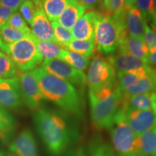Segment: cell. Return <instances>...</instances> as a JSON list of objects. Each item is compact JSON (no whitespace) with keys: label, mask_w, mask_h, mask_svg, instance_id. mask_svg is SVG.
<instances>
[{"label":"cell","mask_w":156,"mask_h":156,"mask_svg":"<svg viewBox=\"0 0 156 156\" xmlns=\"http://www.w3.org/2000/svg\"><path fill=\"white\" fill-rule=\"evenodd\" d=\"M34 122L51 156L63 155L79 139V132L60 113L41 108L34 112Z\"/></svg>","instance_id":"obj_1"},{"label":"cell","mask_w":156,"mask_h":156,"mask_svg":"<svg viewBox=\"0 0 156 156\" xmlns=\"http://www.w3.org/2000/svg\"><path fill=\"white\" fill-rule=\"evenodd\" d=\"M39 88L46 100L76 118L83 116V103L77 90L69 82L51 75L41 68L33 70Z\"/></svg>","instance_id":"obj_2"},{"label":"cell","mask_w":156,"mask_h":156,"mask_svg":"<svg viewBox=\"0 0 156 156\" xmlns=\"http://www.w3.org/2000/svg\"><path fill=\"white\" fill-rule=\"evenodd\" d=\"M88 96L93 126L98 130L108 129L120 108V97L112 88L89 91Z\"/></svg>","instance_id":"obj_3"},{"label":"cell","mask_w":156,"mask_h":156,"mask_svg":"<svg viewBox=\"0 0 156 156\" xmlns=\"http://www.w3.org/2000/svg\"><path fill=\"white\" fill-rule=\"evenodd\" d=\"M128 36L126 27L117 23L110 15L98 12L95 20V41L97 50L104 55H112L121 41Z\"/></svg>","instance_id":"obj_4"},{"label":"cell","mask_w":156,"mask_h":156,"mask_svg":"<svg viewBox=\"0 0 156 156\" xmlns=\"http://www.w3.org/2000/svg\"><path fill=\"white\" fill-rule=\"evenodd\" d=\"M1 49L10 56L21 73L34 69L43 62V56L36 45L33 34L12 44H4Z\"/></svg>","instance_id":"obj_5"},{"label":"cell","mask_w":156,"mask_h":156,"mask_svg":"<svg viewBox=\"0 0 156 156\" xmlns=\"http://www.w3.org/2000/svg\"><path fill=\"white\" fill-rule=\"evenodd\" d=\"M108 130L112 140L111 145L116 156H136V134L124 120L120 110Z\"/></svg>","instance_id":"obj_6"},{"label":"cell","mask_w":156,"mask_h":156,"mask_svg":"<svg viewBox=\"0 0 156 156\" xmlns=\"http://www.w3.org/2000/svg\"><path fill=\"white\" fill-rule=\"evenodd\" d=\"M116 74L112 65L101 56H95L91 62L87 76L89 91L96 92L105 88L114 89Z\"/></svg>","instance_id":"obj_7"},{"label":"cell","mask_w":156,"mask_h":156,"mask_svg":"<svg viewBox=\"0 0 156 156\" xmlns=\"http://www.w3.org/2000/svg\"><path fill=\"white\" fill-rule=\"evenodd\" d=\"M41 69L75 86L83 87L87 84V77L83 71L75 69L62 60H44Z\"/></svg>","instance_id":"obj_8"},{"label":"cell","mask_w":156,"mask_h":156,"mask_svg":"<svg viewBox=\"0 0 156 156\" xmlns=\"http://www.w3.org/2000/svg\"><path fill=\"white\" fill-rule=\"evenodd\" d=\"M18 79L23 103L34 112L40 109L45 98L39 88L34 71L22 73L18 76Z\"/></svg>","instance_id":"obj_9"},{"label":"cell","mask_w":156,"mask_h":156,"mask_svg":"<svg viewBox=\"0 0 156 156\" xmlns=\"http://www.w3.org/2000/svg\"><path fill=\"white\" fill-rule=\"evenodd\" d=\"M119 110L136 135L156 128V116L153 110Z\"/></svg>","instance_id":"obj_10"},{"label":"cell","mask_w":156,"mask_h":156,"mask_svg":"<svg viewBox=\"0 0 156 156\" xmlns=\"http://www.w3.org/2000/svg\"><path fill=\"white\" fill-rule=\"evenodd\" d=\"M107 60L115 69L116 77L126 73H147L151 67L139 58L119 52L109 56Z\"/></svg>","instance_id":"obj_11"},{"label":"cell","mask_w":156,"mask_h":156,"mask_svg":"<svg viewBox=\"0 0 156 156\" xmlns=\"http://www.w3.org/2000/svg\"><path fill=\"white\" fill-rule=\"evenodd\" d=\"M23 104L18 77L0 79V106L5 109L17 110Z\"/></svg>","instance_id":"obj_12"},{"label":"cell","mask_w":156,"mask_h":156,"mask_svg":"<svg viewBox=\"0 0 156 156\" xmlns=\"http://www.w3.org/2000/svg\"><path fill=\"white\" fill-rule=\"evenodd\" d=\"M8 156H38L36 142L30 129H24L9 144Z\"/></svg>","instance_id":"obj_13"},{"label":"cell","mask_w":156,"mask_h":156,"mask_svg":"<svg viewBox=\"0 0 156 156\" xmlns=\"http://www.w3.org/2000/svg\"><path fill=\"white\" fill-rule=\"evenodd\" d=\"M31 34L38 40L56 43L54 28L43 7L36 9L31 23Z\"/></svg>","instance_id":"obj_14"},{"label":"cell","mask_w":156,"mask_h":156,"mask_svg":"<svg viewBox=\"0 0 156 156\" xmlns=\"http://www.w3.org/2000/svg\"><path fill=\"white\" fill-rule=\"evenodd\" d=\"M98 12L90 10L84 14L73 26L72 34L75 40H89L95 38V25Z\"/></svg>","instance_id":"obj_15"},{"label":"cell","mask_w":156,"mask_h":156,"mask_svg":"<svg viewBox=\"0 0 156 156\" xmlns=\"http://www.w3.org/2000/svg\"><path fill=\"white\" fill-rule=\"evenodd\" d=\"M118 52L131 55L148 64L147 56L149 49L142 38H134L128 35L121 41Z\"/></svg>","instance_id":"obj_16"},{"label":"cell","mask_w":156,"mask_h":156,"mask_svg":"<svg viewBox=\"0 0 156 156\" xmlns=\"http://www.w3.org/2000/svg\"><path fill=\"white\" fill-rule=\"evenodd\" d=\"M86 9V7L80 3L78 0H69L67 7L58 17V24L70 30Z\"/></svg>","instance_id":"obj_17"},{"label":"cell","mask_w":156,"mask_h":156,"mask_svg":"<svg viewBox=\"0 0 156 156\" xmlns=\"http://www.w3.org/2000/svg\"><path fill=\"white\" fill-rule=\"evenodd\" d=\"M145 22L141 12L135 6H132L126 16V30L129 36L143 39Z\"/></svg>","instance_id":"obj_18"},{"label":"cell","mask_w":156,"mask_h":156,"mask_svg":"<svg viewBox=\"0 0 156 156\" xmlns=\"http://www.w3.org/2000/svg\"><path fill=\"white\" fill-rule=\"evenodd\" d=\"M136 156L156 154V128L136 135Z\"/></svg>","instance_id":"obj_19"},{"label":"cell","mask_w":156,"mask_h":156,"mask_svg":"<svg viewBox=\"0 0 156 156\" xmlns=\"http://www.w3.org/2000/svg\"><path fill=\"white\" fill-rule=\"evenodd\" d=\"M17 122L7 109L0 106V142L9 145L14 135Z\"/></svg>","instance_id":"obj_20"},{"label":"cell","mask_w":156,"mask_h":156,"mask_svg":"<svg viewBox=\"0 0 156 156\" xmlns=\"http://www.w3.org/2000/svg\"><path fill=\"white\" fill-rule=\"evenodd\" d=\"M123 110H152L151 93L132 95L121 101Z\"/></svg>","instance_id":"obj_21"},{"label":"cell","mask_w":156,"mask_h":156,"mask_svg":"<svg viewBox=\"0 0 156 156\" xmlns=\"http://www.w3.org/2000/svg\"><path fill=\"white\" fill-rule=\"evenodd\" d=\"M69 0H43V8L48 19L57 21L69 3Z\"/></svg>","instance_id":"obj_22"},{"label":"cell","mask_w":156,"mask_h":156,"mask_svg":"<svg viewBox=\"0 0 156 156\" xmlns=\"http://www.w3.org/2000/svg\"><path fill=\"white\" fill-rule=\"evenodd\" d=\"M151 69L147 73H126L124 75H122L119 77H116L117 81L116 85L115 86L114 91L118 94L122 100V96L123 93L126 88L132 86L137 83L138 81L143 77L144 76L148 75V73L151 71Z\"/></svg>","instance_id":"obj_23"},{"label":"cell","mask_w":156,"mask_h":156,"mask_svg":"<svg viewBox=\"0 0 156 156\" xmlns=\"http://www.w3.org/2000/svg\"><path fill=\"white\" fill-rule=\"evenodd\" d=\"M36 45L40 54L43 58H44V60L61 59L64 48L60 47L56 43L44 41L36 39Z\"/></svg>","instance_id":"obj_24"},{"label":"cell","mask_w":156,"mask_h":156,"mask_svg":"<svg viewBox=\"0 0 156 156\" xmlns=\"http://www.w3.org/2000/svg\"><path fill=\"white\" fill-rule=\"evenodd\" d=\"M95 48V38L89 40H73L67 46V49L70 50V51L75 52L88 58L94 53Z\"/></svg>","instance_id":"obj_25"},{"label":"cell","mask_w":156,"mask_h":156,"mask_svg":"<svg viewBox=\"0 0 156 156\" xmlns=\"http://www.w3.org/2000/svg\"><path fill=\"white\" fill-rule=\"evenodd\" d=\"M60 60L66 62L75 69L81 70V71L86 69L90 63V58L85 57V56L75 53V52L69 51L66 49H64L62 52Z\"/></svg>","instance_id":"obj_26"},{"label":"cell","mask_w":156,"mask_h":156,"mask_svg":"<svg viewBox=\"0 0 156 156\" xmlns=\"http://www.w3.org/2000/svg\"><path fill=\"white\" fill-rule=\"evenodd\" d=\"M90 156H116L110 144L106 142L100 136H95L89 145Z\"/></svg>","instance_id":"obj_27"},{"label":"cell","mask_w":156,"mask_h":156,"mask_svg":"<svg viewBox=\"0 0 156 156\" xmlns=\"http://www.w3.org/2000/svg\"><path fill=\"white\" fill-rule=\"evenodd\" d=\"M21 73L10 56L4 53L0 54V79H11Z\"/></svg>","instance_id":"obj_28"},{"label":"cell","mask_w":156,"mask_h":156,"mask_svg":"<svg viewBox=\"0 0 156 156\" xmlns=\"http://www.w3.org/2000/svg\"><path fill=\"white\" fill-rule=\"evenodd\" d=\"M31 34V31L17 30L7 24L0 28V39L4 44H12Z\"/></svg>","instance_id":"obj_29"},{"label":"cell","mask_w":156,"mask_h":156,"mask_svg":"<svg viewBox=\"0 0 156 156\" xmlns=\"http://www.w3.org/2000/svg\"><path fill=\"white\" fill-rule=\"evenodd\" d=\"M51 25L54 28L56 44H58L60 47L67 50V45L73 40L72 32L69 30L63 28L56 21L51 22Z\"/></svg>","instance_id":"obj_30"},{"label":"cell","mask_w":156,"mask_h":156,"mask_svg":"<svg viewBox=\"0 0 156 156\" xmlns=\"http://www.w3.org/2000/svg\"><path fill=\"white\" fill-rule=\"evenodd\" d=\"M124 7V0H103L99 12L112 16Z\"/></svg>","instance_id":"obj_31"},{"label":"cell","mask_w":156,"mask_h":156,"mask_svg":"<svg viewBox=\"0 0 156 156\" xmlns=\"http://www.w3.org/2000/svg\"><path fill=\"white\" fill-rule=\"evenodd\" d=\"M19 10L25 22L30 25L36 12V7L33 0H25L19 7Z\"/></svg>","instance_id":"obj_32"},{"label":"cell","mask_w":156,"mask_h":156,"mask_svg":"<svg viewBox=\"0 0 156 156\" xmlns=\"http://www.w3.org/2000/svg\"><path fill=\"white\" fill-rule=\"evenodd\" d=\"M7 25L11 28L17 29V30H25V31H31L28 28L27 23L25 22L24 18L18 12H15L9 17L7 21Z\"/></svg>","instance_id":"obj_33"},{"label":"cell","mask_w":156,"mask_h":156,"mask_svg":"<svg viewBox=\"0 0 156 156\" xmlns=\"http://www.w3.org/2000/svg\"><path fill=\"white\" fill-rule=\"evenodd\" d=\"M153 0H135L134 2V4H135L134 6L141 12L145 21L147 20L150 15L153 13Z\"/></svg>","instance_id":"obj_34"},{"label":"cell","mask_w":156,"mask_h":156,"mask_svg":"<svg viewBox=\"0 0 156 156\" xmlns=\"http://www.w3.org/2000/svg\"><path fill=\"white\" fill-rule=\"evenodd\" d=\"M143 40L147 45L148 49H156V33L150 28L146 22L145 23Z\"/></svg>","instance_id":"obj_35"},{"label":"cell","mask_w":156,"mask_h":156,"mask_svg":"<svg viewBox=\"0 0 156 156\" xmlns=\"http://www.w3.org/2000/svg\"><path fill=\"white\" fill-rule=\"evenodd\" d=\"M63 156H88V153L83 146H77L69 148L64 153Z\"/></svg>","instance_id":"obj_36"},{"label":"cell","mask_w":156,"mask_h":156,"mask_svg":"<svg viewBox=\"0 0 156 156\" xmlns=\"http://www.w3.org/2000/svg\"><path fill=\"white\" fill-rule=\"evenodd\" d=\"M14 12L12 9L0 6V28L7 24L9 18Z\"/></svg>","instance_id":"obj_37"},{"label":"cell","mask_w":156,"mask_h":156,"mask_svg":"<svg viewBox=\"0 0 156 156\" xmlns=\"http://www.w3.org/2000/svg\"><path fill=\"white\" fill-rule=\"evenodd\" d=\"M79 2L86 7L87 9L100 12L101 9V3L100 0H78Z\"/></svg>","instance_id":"obj_38"},{"label":"cell","mask_w":156,"mask_h":156,"mask_svg":"<svg viewBox=\"0 0 156 156\" xmlns=\"http://www.w3.org/2000/svg\"><path fill=\"white\" fill-rule=\"evenodd\" d=\"M25 1V0H0V6L16 12Z\"/></svg>","instance_id":"obj_39"},{"label":"cell","mask_w":156,"mask_h":156,"mask_svg":"<svg viewBox=\"0 0 156 156\" xmlns=\"http://www.w3.org/2000/svg\"><path fill=\"white\" fill-rule=\"evenodd\" d=\"M147 63L156 69V49H150L147 56Z\"/></svg>","instance_id":"obj_40"},{"label":"cell","mask_w":156,"mask_h":156,"mask_svg":"<svg viewBox=\"0 0 156 156\" xmlns=\"http://www.w3.org/2000/svg\"><path fill=\"white\" fill-rule=\"evenodd\" d=\"M146 23H149L152 27V30L156 33V15L154 13L150 15L146 20Z\"/></svg>","instance_id":"obj_41"},{"label":"cell","mask_w":156,"mask_h":156,"mask_svg":"<svg viewBox=\"0 0 156 156\" xmlns=\"http://www.w3.org/2000/svg\"><path fill=\"white\" fill-rule=\"evenodd\" d=\"M151 100H152V110L153 111L154 114L156 116V92L151 93Z\"/></svg>","instance_id":"obj_42"},{"label":"cell","mask_w":156,"mask_h":156,"mask_svg":"<svg viewBox=\"0 0 156 156\" xmlns=\"http://www.w3.org/2000/svg\"><path fill=\"white\" fill-rule=\"evenodd\" d=\"M135 0H124V7L126 9H129L132 6H134Z\"/></svg>","instance_id":"obj_43"},{"label":"cell","mask_w":156,"mask_h":156,"mask_svg":"<svg viewBox=\"0 0 156 156\" xmlns=\"http://www.w3.org/2000/svg\"><path fill=\"white\" fill-rule=\"evenodd\" d=\"M153 13L156 15V0H153Z\"/></svg>","instance_id":"obj_44"},{"label":"cell","mask_w":156,"mask_h":156,"mask_svg":"<svg viewBox=\"0 0 156 156\" xmlns=\"http://www.w3.org/2000/svg\"><path fill=\"white\" fill-rule=\"evenodd\" d=\"M0 156H5V153L2 151H0Z\"/></svg>","instance_id":"obj_45"},{"label":"cell","mask_w":156,"mask_h":156,"mask_svg":"<svg viewBox=\"0 0 156 156\" xmlns=\"http://www.w3.org/2000/svg\"><path fill=\"white\" fill-rule=\"evenodd\" d=\"M2 44H3V42H2V41L1 39H0V48L2 47Z\"/></svg>","instance_id":"obj_46"},{"label":"cell","mask_w":156,"mask_h":156,"mask_svg":"<svg viewBox=\"0 0 156 156\" xmlns=\"http://www.w3.org/2000/svg\"><path fill=\"white\" fill-rule=\"evenodd\" d=\"M151 156H156V154H155V155H151Z\"/></svg>","instance_id":"obj_47"},{"label":"cell","mask_w":156,"mask_h":156,"mask_svg":"<svg viewBox=\"0 0 156 156\" xmlns=\"http://www.w3.org/2000/svg\"><path fill=\"white\" fill-rule=\"evenodd\" d=\"M2 53V52H1V51H0V54H1Z\"/></svg>","instance_id":"obj_48"},{"label":"cell","mask_w":156,"mask_h":156,"mask_svg":"<svg viewBox=\"0 0 156 156\" xmlns=\"http://www.w3.org/2000/svg\"><path fill=\"white\" fill-rule=\"evenodd\" d=\"M101 1H102V2H103V0H101Z\"/></svg>","instance_id":"obj_49"}]
</instances>
